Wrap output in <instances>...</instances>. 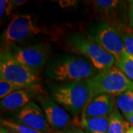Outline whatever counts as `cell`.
Segmentation results:
<instances>
[{"mask_svg":"<svg viewBox=\"0 0 133 133\" xmlns=\"http://www.w3.org/2000/svg\"><path fill=\"white\" fill-rule=\"evenodd\" d=\"M33 89H22L12 92L5 98L1 100L0 106L2 110H15L22 109L33 98Z\"/></svg>","mask_w":133,"mask_h":133,"instance_id":"7c38bea8","label":"cell"},{"mask_svg":"<svg viewBox=\"0 0 133 133\" xmlns=\"http://www.w3.org/2000/svg\"><path fill=\"white\" fill-rule=\"evenodd\" d=\"M52 133H85L84 131L81 128L80 126H77V125H71L70 127H69L68 128L65 129L62 131L59 132H53Z\"/></svg>","mask_w":133,"mask_h":133,"instance_id":"7402d4cb","label":"cell"},{"mask_svg":"<svg viewBox=\"0 0 133 133\" xmlns=\"http://www.w3.org/2000/svg\"><path fill=\"white\" fill-rule=\"evenodd\" d=\"M40 32L41 30L30 15H18L8 24L2 38L7 44H14L30 38Z\"/></svg>","mask_w":133,"mask_h":133,"instance_id":"52a82bcc","label":"cell"},{"mask_svg":"<svg viewBox=\"0 0 133 133\" xmlns=\"http://www.w3.org/2000/svg\"><path fill=\"white\" fill-rule=\"evenodd\" d=\"M24 89L20 86L14 84L11 82L5 81L3 79H0V98L1 100L5 98L6 96H8L12 92Z\"/></svg>","mask_w":133,"mask_h":133,"instance_id":"d6986e66","label":"cell"},{"mask_svg":"<svg viewBox=\"0 0 133 133\" xmlns=\"http://www.w3.org/2000/svg\"><path fill=\"white\" fill-rule=\"evenodd\" d=\"M120 2L118 0H96L93 2V5L98 11L109 13L115 9Z\"/></svg>","mask_w":133,"mask_h":133,"instance_id":"ac0fdd59","label":"cell"},{"mask_svg":"<svg viewBox=\"0 0 133 133\" xmlns=\"http://www.w3.org/2000/svg\"><path fill=\"white\" fill-rule=\"evenodd\" d=\"M98 72L89 60L74 56H67L58 59L50 64L47 70L50 78L62 84L87 81Z\"/></svg>","mask_w":133,"mask_h":133,"instance_id":"6da1fadb","label":"cell"},{"mask_svg":"<svg viewBox=\"0 0 133 133\" xmlns=\"http://www.w3.org/2000/svg\"><path fill=\"white\" fill-rule=\"evenodd\" d=\"M116 104L124 116L133 114V90L125 92L116 97Z\"/></svg>","mask_w":133,"mask_h":133,"instance_id":"2e32d148","label":"cell"},{"mask_svg":"<svg viewBox=\"0 0 133 133\" xmlns=\"http://www.w3.org/2000/svg\"><path fill=\"white\" fill-rule=\"evenodd\" d=\"M109 117L81 119L79 125L85 133H107Z\"/></svg>","mask_w":133,"mask_h":133,"instance_id":"4fadbf2b","label":"cell"},{"mask_svg":"<svg viewBox=\"0 0 133 133\" xmlns=\"http://www.w3.org/2000/svg\"><path fill=\"white\" fill-rule=\"evenodd\" d=\"M16 115V121L20 124L44 133L53 132L46 120L42 108L33 101L22 108Z\"/></svg>","mask_w":133,"mask_h":133,"instance_id":"9c48e42d","label":"cell"},{"mask_svg":"<svg viewBox=\"0 0 133 133\" xmlns=\"http://www.w3.org/2000/svg\"><path fill=\"white\" fill-rule=\"evenodd\" d=\"M41 103L46 120L53 132L62 131L72 125L70 115L56 101L44 98Z\"/></svg>","mask_w":133,"mask_h":133,"instance_id":"30bf717a","label":"cell"},{"mask_svg":"<svg viewBox=\"0 0 133 133\" xmlns=\"http://www.w3.org/2000/svg\"><path fill=\"white\" fill-rule=\"evenodd\" d=\"M12 52L21 63L38 72L48 61L49 50L44 44H36L27 47L14 46Z\"/></svg>","mask_w":133,"mask_h":133,"instance_id":"ba28073f","label":"cell"},{"mask_svg":"<svg viewBox=\"0 0 133 133\" xmlns=\"http://www.w3.org/2000/svg\"><path fill=\"white\" fill-rule=\"evenodd\" d=\"M129 127V123L124 120L120 113L119 109L115 107L112 114L109 117V125L107 133H127Z\"/></svg>","mask_w":133,"mask_h":133,"instance_id":"5bb4252c","label":"cell"},{"mask_svg":"<svg viewBox=\"0 0 133 133\" xmlns=\"http://www.w3.org/2000/svg\"><path fill=\"white\" fill-rule=\"evenodd\" d=\"M0 79L10 81L24 89L33 90H38L41 81L38 72L17 60L9 50L1 51Z\"/></svg>","mask_w":133,"mask_h":133,"instance_id":"3957f363","label":"cell"},{"mask_svg":"<svg viewBox=\"0 0 133 133\" xmlns=\"http://www.w3.org/2000/svg\"><path fill=\"white\" fill-rule=\"evenodd\" d=\"M126 51L133 55V33H121Z\"/></svg>","mask_w":133,"mask_h":133,"instance_id":"ffe728a7","label":"cell"},{"mask_svg":"<svg viewBox=\"0 0 133 133\" xmlns=\"http://www.w3.org/2000/svg\"><path fill=\"white\" fill-rule=\"evenodd\" d=\"M2 127V129H3V131L5 132V133H15L14 132H12V131H10V130H8V129H7L2 127Z\"/></svg>","mask_w":133,"mask_h":133,"instance_id":"484cf974","label":"cell"},{"mask_svg":"<svg viewBox=\"0 0 133 133\" xmlns=\"http://www.w3.org/2000/svg\"><path fill=\"white\" fill-rule=\"evenodd\" d=\"M52 98L72 115L82 113L90 98V89L87 81H78L55 86Z\"/></svg>","mask_w":133,"mask_h":133,"instance_id":"277c9868","label":"cell"},{"mask_svg":"<svg viewBox=\"0 0 133 133\" xmlns=\"http://www.w3.org/2000/svg\"><path fill=\"white\" fill-rule=\"evenodd\" d=\"M115 66L133 81V55L125 51L115 58Z\"/></svg>","mask_w":133,"mask_h":133,"instance_id":"9a60e30c","label":"cell"},{"mask_svg":"<svg viewBox=\"0 0 133 133\" xmlns=\"http://www.w3.org/2000/svg\"><path fill=\"white\" fill-rule=\"evenodd\" d=\"M87 81L90 89L88 101L100 95L118 97L125 92L133 90V81L115 66L98 72Z\"/></svg>","mask_w":133,"mask_h":133,"instance_id":"7a4b0ae2","label":"cell"},{"mask_svg":"<svg viewBox=\"0 0 133 133\" xmlns=\"http://www.w3.org/2000/svg\"><path fill=\"white\" fill-rule=\"evenodd\" d=\"M127 133H133V126L130 127L128 129V130L127 131Z\"/></svg>","mask_w":133,"mask_h":133,"instance_id":"4316f807","label":"cell"},{"mask_svg":"<svg viewBox=\"0 0 133 133\" xmlns=\"http://www.w3.org/2000/svg\"><path fill=\"white\" fill-rule=\"evenodd\" d=\"M115 108L113 97L109 95H98L87 102L81 113V119L109 117Z\"/></svg>","mask_w":133,"mask_h":133,"instance_id":"8fae6325","label":"cell"},{"mask_svg":"<svg viewBox=\"0 0 133 133\" xmlns=\"http://www.w3.org/2000/svg\"><path fill=\"white\" fill-rule=\"evenodd\" d=\"M12 9H13V5L11 3V1L1 0L0 1V19L1 20L5 16H10Z\"/></svg>","mask_w":133,"mask_h":133,"instance_id":"44dd1931","label":"cell"},{"mask_svg":"<svg viewBox=\"0 0 133 133\" xmlns=\"http://www.w3.org/2000/svg\"><path fill=\"white\" fill-rule=\"evenodd\" d=\"M124 117L128 121L129 123H130V124H132L133 125V114L130 115H127V116H124Z\"/></svg>","mask_w":133,"mask_h":133,"instance_id":"d4e9b609","label":"cell"},{"mask_svg":"<svg viewBox=\"0 0 133 133\" xmlns=\"http://www.w3.org/2000/svg\"><path fill=\"white\" fill-rule=\"evenodd\" d=\"M87 36L115 58L126 51L121 33L107 22H101L92 26Z\"/></svg>","mask_w":133,"mask_h":133,"instance_id":"8992f818","label":"cell"},{"mask_svg":"<svg viewBox=\"0 0 133 133\" xmlns=\"http://www.w3.org/2000/svg\"><path fill=\"white\" fill-rule=\"evenodd\" d=\"M129 23L133 28V0L129 2Z\"/></svg>","mask_w":133,"mask_h":133,"instance_id":"603a6c76","label":"cell"},{"mask_svg":"<svg viewBox=\"0 0 133 133\" xmlns=\"http://www.w3.org/2000/svg\"><path fill=\"white\" fill-rule=\"evenodd\" d=\"M26 2H27L26 0H13V1H11V3H12L13 6L14 5H15V6L22 5L24 3H26Z\"/></svg>","mask_w":133,"mask_h":133,"instance_id":"cb8c5ba5","label":"cell"},{"mask_svg":"<svg viewBox=\"0 0 133 133\" xmlns=\"http://www.w3.org/2000/svg\"><path fill=\"white\" fill-rule=\"evenodd\" d=\"M1 125V127L15 133H44L31 127H29L28 126H25L24 124H20L17 121L11 120L2 119Z\"/></svg>","mask_w":133,"mask_h":133,"instance_id":"e0dca14e","label":"cell"},{"mask_svg":"<svg viewBox=\"0 0 133 133\" xmlns=\"http://www.w3.org/2000/svg\"><path fill=\"white\" fill-rule=\"evenodd\" d=\"M69 45L75 52L87 58L98 72L108 70L115 64V58L88 36L75 34L69 39Z\"/></svg>","mask_w":133,"mask_h":133,"instance_id":"5b68a950","label":"cell"},{"mask_svg":"<svg viewBox=\"0 0 133 133\" xmlns=\"http://www.w3.org/2000/svg\"><path fill=\"white\" fill-rule=\"evenodd\" d=\"M0 133H5V132L3 131V129H2V127L0 128Z\"/></svg>","mask_w":133,"mask_h":133,"instance_id":"83f0119b","label":"cell"}]
</instances>
